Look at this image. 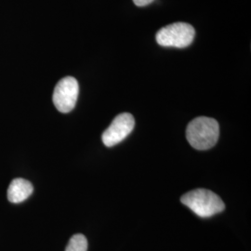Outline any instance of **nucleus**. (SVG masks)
Listing matches in <instances>:
<instances>
[{
	"label": "nucleus",
	"instance_id": "f257e3e1",
	"mask_svg": "<svg viewBox=\"0 0 251 251\" xmlns=\"http://www.w3.org/2000/svg\"><path fill=\"white\" fill-rule=\"evenodd\" d=\"M220 126L214 118L200 117L192 120L186 128V139L197 150H208L219 140Z\"/></svg>",
	"mask_w": 251,
	"mask_h": 251
},
{
	"label": "nucleus",
	"instance_id": "f03ea898",
	"mask_svg": "<svg viewBox=\"0 0 251 251\" xmlns=\"http://www.w3.org/2000/svg\"><path fill=\"white\" fill-rule=\"evenodd\" d=\"M180 202L201 218L216 215L225 208L222 198L206 189H196L189 192L181 197Z\"/></svg>",
	"mask_w": 251,
	"mask_h": 251
},
{
	"label": "nucleus",
	"instance_id": "7ed1b4c3",
	"mask_svg": "<svg viewBox=\"0 0 251 251\" xmlns=\"http://www.w3.org/2000/svg\"><path fill=\"white\" fill-rule=\"evenodd\" d=\"M196 36L195 28L186 23H175L161 28L156 34V42L162 47L186 48Z\"/></svg>",
	"mask_w": 251,
	"mask_h": 251
},
{
	"label": "nucleus",
	"instance_id": "20e7f679",
	"mask_svg": "<svg viewBox=\"0 0 251 251\" xmlns=\"http://www.w3.org/2000/svg\"><path fill=\"white\" fill-rule=\"evenodd\" d=\"M78 82L72 76H66L58 82L54 89V105L58 111L66 114L71 112L75 106L78 98Z\"/></svg>",
	"mask_w": 251,
	"mask_h": 251
},
{
	"label": "nucleus",
	"instance_id": "39448f33",
	"mask_svg": "<svg viewBox=\"0 0 251 251\" xmlns=\"http://www.w3.org/2000/svg\"><path fill=\"white\" fill-rule=\"evenodd\" d=\"M134 126V117L132 115L128 113L118 115L102 133V143L107 147L121 143L131 133Z\"/></svg>",
	"mask_w": 251,
	"mask_h": 251
},
{
	"label": "nucleus",
	"instance_id": "423d86ee",
	"mask_svg": "<svg viewBox=\"0 0 251 251\" xmlns=\"http://www.w3.org/2000/svg\"><path fill=\"white\" fill-rule=\"evenodd\" d=\"M33 184L29 180L17 178L10 182L7 196L9 202L18 204L26 200L33 194Z\"/></svg>",
	"mask_w": 251,
	"mask_h": 251
},
{
	"label": "nucleus",
	"instance_id": "0eeeda50",
	"mask_svg": "<svg viewBox=\"0 0 251 251\" xmlns=\"http://www.w3.org/2000/svg\"><path fill=\"white\" fill-rule=\"evenodd\" d=\"M88 251V240L85 235L77 233L72 236L68 243L65 251Z\"/></svg>",
	"mask_w": 251,
	"mask_h": 251
},
{
	"label": "nucleus",
	"instance_id": "6e6552de",
	"mask_svg": "<svg viewBox=\"0 0 251 251\" xmlns=\"http://www.w3.org/2000/svg\"><path fill=\"white\" fill-rule=\"evenodd\" d=\"M154 0H133L135 5L138 7H144L151 4Z\"/></svg>",
	"mask_w": 251,
	"mask_h": 251
}]
</instances>
